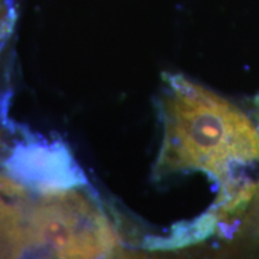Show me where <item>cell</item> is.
Returning a JSON list of instances; mask_svg holds the SVG:
<instances>
[{
    "instance_id": "5",
    "label": "cell",
    "mask_w": 259,
    "mask_h": 259,
    "mask_svg": "<svg viewBox=\"0 0 259 259\" xmlns=\"http://www.w3.org/2000/svg\"><path fill=\"white\" fill-rule=\"evenodd\" d=\"M17 22L16 0H0V54L15 31Z\"/></svg>"
},
{
    "instance_id": "3",
    "label": "cell",
    "mask_w": 259,
    "mask_h": 259,
    "mask_svg": "<svg viewBox=\"0 0 259 259\" xmlns=\"http://www.w3.org/2000/svg\"><path fill=\"white\" fill-rule=\"evenodd\" d=\"M8 176L35 192L82 187L84 176L60 142L19 145L5 162Z\"/></svg>"
},
{
    "instance_id": "1",
    "label": "cell",
    "mask_w": 259,
    "mask_h": 259,
    "mask_svg": "<svg viewBox=\"0 0 259 259\" xmlns=\"http://www.w3.org/2000/svg\"><path fill=\"white\" fill-rule=\"evenodd\" d=\"M163 139L154 176L202 170L221 186L216 210L231 211L253 181L239 168L259 162V130L244 112L181 74H163Z\"/></svg>"
},
{
    "instance_id": "2",
    "label": "cell",
    "mask_w": 259,
    "mask_h": 259,
    "mask_svg": "<svg viewBox=\"0 0 259 259\" xmlns=\"http://www.w3.org/2000/svg\"><path fill=\"white\" fill-rule=\"evenodd\" d=\"M120 239L99 203L82 187L22 191L11 210L12 258H101Z\"/></svg>"
},
{
    "instance_id": "4",
    "label": "cell",
    "mask_w": 259,
    "mask_h": 259,
    "mask_svg": "<svg viewBox=\"0 0 259 259\" xmlns=\"http://www.w3.org/2000/svg\"><path fill=\"white\" fill-rule=\"evenodd\" d=\"M232 219L236 241L247 248H259V180L254 184L251 196Z\"/></svg>"
}]
</instances>
